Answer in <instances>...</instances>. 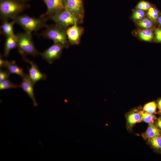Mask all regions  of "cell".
Segmentation results:
<instances>
[{
	"instance_id": "15",
	"label": "cell",
	"mask_w": 161,
	"mask_h": 161,
	"mask_svg": "<svg viewBox=\"0 0 161 161\" xmlns=\"http://www.w3.org/2000/svg\"><path fill=\"white\" fill-rule=\"evenodd\" d=\"M17 47V40L16 36H8L6 37L5 41L4 50V55L7 58L11 50Z\"/></svg>"
},
{
	"instance_id": "25",
	"label": "cell",
	"mask_w": 161,
	"mask_h": 161,
	"mask_svg": "<svg viewBox=\"0 0 161 161\" xmlns=\"http://www.w3.org/2000/svg\"><path fill=\"white\" fill-rule=\"evenodd\" d=\"M10 73L7 70H4L1 69L0 70V83L8 79Z\"/></svg>"
},
{
	"instance_id": "5",
	"label": "cell",
	"mask_w": 161,
	"mask_h": 161,
	"mask_svg": "<svg viewBox=\"0 0 161 161\" xmlns=\"http://www.w3.org/2000/svg\"><path fill=\"white\" fill-rule=\"evenodd\" d=\"M48 18L66 30L75 24H80L77 19L66 9L49 16Z\"/></svg>"
},
{
	"instance_id": "19",
	"label": "cell",
	"mask_w": 161,
	"mask_h": 161,
	"mask_svg": "<svg viewBox=\"0 0 161 161\" xmlns=\"http://www.w3.org/2000/svg\"><path fill=\"white\" fill-rule=\"evenodd\" d=\"M157 107V103L155 101L150 102L145 105L143 110L150 114H156Z\"/></svg>"
},
{
	"instance_id": "4",
	"label": "cell",
	"mask_w": 161,
	"mask_h": 161,
	"mask_svg": "<svg viewBox=\"0 0 161 161\" xmlns=\"http://www.w3.org/2000/svg\"><path fill=\"white\" fill-rule=\"evenodd\" d=\"M66 30L56 24L48 25L41 35L44 38L52 40L54 43L60 44L64 48H68L70 44L67 38Z\"/></svg>"
},
{
	"instance_id": "12",
	"label": "cell",
	"mask_w": 161,
	"mask_h": 161,
	"mask_svg": "<svg viewBox=\"0 0 161 161\" xmlns=\"http://www.w3.org/2000/svg\"><path fill=\"white\" fill-rule=\"evenodd\" d=\"M126 126L129 130H131L136 123L141 122V116L139 111L134 110L129 112L127 115Z\"/></svg>"
},
{
	"instance_id": "32",
	"label": "cell",
	"mask_w": 161,
	"mask_h": 161,
	"mask_svg": "<svg viewBox=\"0 0 161 161\" xmlns=\"http://www.w3.org/2000/svg\"><path fill=\"white\" fill-rule=\"evenodd\" d=\"M18 0L19 1H21V2H24L25 1H26L28 0Z\"/></svg>"
},
{
	"instance_id": "28",
	"label": "cell",
	"mask_w": 161,
	"mask_h": 161,
	"mask_svg": "<svg viewBox=\"0 0 161 161\" xmlns=\"http://www.w3.org/2000/svg\"><path fill=\"white\" fill-rule=\"evenodd\" d=\"M6 60H4L2 56L0 55V67L1 69L5 67Z\"/></svg>"
},
{
	"instance_id": "18",
	"label": "cell",
	"mask_w": 161,
	"mask_h": 161,
	"mask_svg": "<svg viewBox=\"0 0 161 161\" xmlns=\"http://www.w3.org/2000/svg\"><path fill=\"white\" fill-rule=\"evenodd\" d=\"M141 116V121L149 124L154 123L157 119L156 116L153 114H150L143 110L139 111Z\"/></svg>"
},
{
	"instance_id": "11",
	"label": "cell",
	"mask_w": 161,
	"mask_h": 161,
	"mask_svg": "<svg viewBox=\"0 0 161 161\" xmlns=\"http://www.w3.org/2000/svg\"><path fill=\"white\" fill-rule=\"evenodd\" d=\"M22 81L20 85V87L25 92L32 100L34 107L38 106L34 92V84L28 75L26 74L22 78Z\"/></svg>"
},
{
	"instance_id": "1",
	"label": "cell",
	"mask_w": 161,
	"mask_h": 161,
	"mask_svg": "<svg viewBox=\"0 0 161 161\" xmlns=\"http://www.w3.org/2000/svg\"><path fill=\"white\" fill-rule=\"evenodd\" d=\"M26 5L18 0H0V18L2 21L13 19L26 8Z\"/></svg>"
},
{
	"instance_id": "9",
	"label": "cell",
	"mask_w": 161,
	"mask_h": 161,
	"mask_svg": "<svg viewBox=\"0 0 161 161\" xmlns=\"http://www.w3.org/2000/svg\"><path fill=\"white\" fill-rule=\"evenodd\" d=\"M46 4L47 10L46 12L41 17H47L65 9L64 0H42Z\"/></svg>"
},
{
	"instance_id": "13",
	"label": "cell",
	"mask_w": 161,
	"mask_h": 161,
	"mask_svg": "<svg viewBox=\"0 0 161 161\" xmlns=\"http://www.w3.org/2000/svg\"><path fill=\"white\" fill-rule=\"evenodd\" d=\"M4 68L6 69L10 74H16L22 78L26 74L24 73L23 69L17 65L14 61H10L6 60Z\"/></svg>"
},
{
	"instance_id": "29",
	"label": "cell",
	"mask_w": 161,
	"mask_h": 161,
	"mask_svg": "<svg viewBox=\"0 0 161 161\" xmlns=\"http://www.w3.org/2000/svg\"><path fill=\"white\" fill-rule=\"evenodd\" d=\"M157 127L161 130V117L160 116L158 118H157L154 122Z\"/></svg>"
},
{
	"instance_id": "27",
	"label": "cell",
	"mask_w": 161,
	"mask_h": 161,
	"mask_svg": "<svg viewBox=\"0 0 161 161\" xmlns=\"http://www.w3.org/2000/svg\"><path fill=\"white\" fill-rule=\"evenodd\" d=\"M155 32L156 39L158 41L161 42V29H156Z\"/></svg>"
},
{
	"instance_id": "23",
	"label": "cell",
	"mask_w": 161,
	"mask_h": 161,
	"mask_svg": "<svg viewBox=\"0 0 161 161\" xmlns=\"http://www.w3.org/2000/svg\"><path fill=\"white\" fill-rule=\"evenodd\" d=\"M138 25L143 28L148 29L151 28L152 26V22L149 19L145 18L138 22Z\"/></svg>"
},
{
	"instance_id": "30",
	"label": "cell",
	"mask_w": 161,
	"mask_h": 161,
	"mask_svg": "<svg viewBox=\"0 0 161 161\" xmlns=\"http://www.w3.org/2000/svg\"><path fill=\"white\" fill-rule=\"evenodd\" d=\"M157 104L158 109V113L161 114V98L157 100Z\"/></svg>"
},
{
	"instance_id": "21",
	"label": "cell",
	"mask_w": 161,
	"mask_h": 161,
	"mask_svg": "<svg viewBox=\"0 0 161 161\" xmlns=\"http://www.w3.org/2000/svg\"><path fill=\"white\" fill-rule=\"evenodd\" d=\"M140 38L143 40L146 41H151L153 37L152 32L149 30H145L139 32Z\"/></svg>"
},
{
	"instance_id": "16",
	"label": "cell",
	"mask_w": 161,
	"mask_h": 161,
	"mask_svg": "<svg viewBox=\"0 0 161 161\" xmlns=\"http://www.w3.org/2000/svg\"><path fill=\"white\" fill-rule=\"evenodd\" d=\"M15 23L13 20L11 22H9L8 20L3 21L1 28L2 33L6 37L16 36L13 31V25Z\"/></svg>"
},
{
	"instance_id": "10",
	"label": "cell",
	"mask_w": 161,
	"mask_h": 161,
	"mask_svg": "<svg viewBox=\"0 0 161 161\" xmlns=\"http://www.w3.org/2000/svg\"><path fill=\"white\" fill-rule=\"evenodd\" d=\"M22 57L25 61L30 65V67H28L29 71L28 75L34 85L39 80H44L46 79L47 75L40 71L35 64L33 61L27 59L25 57Z\"/></svg>"
},
{
	"instance_id": "31",
	"label": "cell",
	"mask_w": 161,
	"mask_h": 161,
	"mask_svg": "<svg viewBox=\"0 0 161 161\" xmlns=\"http://www.w3.org/2000/svg\"><path fill=\"white\" fill-rule=\"evenodd\" d=\"M158 22L161 25V16L158 18Z\"/></svg>"
},
{
	"instance_id": "3",
	"label": "cell",
	"mask_w": 161,
	"mask_h": 161,
	"mask_svg": "<svg viewBox=\"0 0 161 161\" xmlns=\"http://www.w3.org/2000/svg\"><path fill=\"white\" fill-rule=\"evenodd\" d=\"M17 48L22 57L27 55L35 57L40 55L32 41L31 33H18L16 35Z\"/></svg>"
},
{
	"instance_id": "24",
	"label": "cell",
	"mask_w": 161,
	"mask_h": 161,
	"mask_svg": "<svg viewBox=\"0 0 161 161\" xmlns=\"http://www.w3.org/2000/svg\"><path fill=\"white\" fill-rule=\"evenodd\" d=\"M137 7L139 9L142 10H147L151 7V5L147 1H142L138 4Z\"/></svg>"
},
{
	"instance_id": "20",
	"label": "cell",
	"mask_w": 161,
	"mask_h": 161,
	"mask_svg": "<svg viewBox=\"0 0 161 161\" xmlns=\"http://www.w3.org/2000/svg\"><path fill=\"white\" fill-rule=\"evenodd\" d=\"M20 87V85L13 83L8 79L0 83V90H2L10 89H14Z\"/></svg>"
},
{
	"instance_id": "7",
	"label": "cell",
	"mask_w": 161,
	"mask_h": 161,
	"mask_svg": "<svg viewBox=\"0 0 161 161\" xmlns=\"http://www.w3.org/2000/svg\"><path fill=\"white\" fill-rule=\"evenodd\" d=\"M64 48L61 44L54 43L43 52L40 53L42 58L49 64L59 59Z\"/></svg>"
},
{
	"instance_id": "26",
	"label": "cell",
	"mask_w": 161,
	"mask_h": 161,
	"mask_svg": "<svg viewBox=\"0 0 161 161\" xmlns=\"http://www.w3.org/2000/svg\"><path fill=\"white\" fill-rule=\"evenodd\" d=\"M145 15L143 10L139 9L136 11L133 14V17L135 20H140Z\"/></svg>"
},
{
	"instance_id": "33",
	"label": "cell",
	"mask_w": 161,
	"mask_h": 161,
	"mask_svg": "<svg viewBox=\"0 0 161 161\" xmlns=\"http://www.w3.org/2000/svg\"><path fill=\"white\" fill-rule=\"evenodd\" d=\"M160 116L161 117V116Z\"/></svg>"
},
{
	"instance_id": "2",
	"label": "cell",
	"mask_w": 161,
	"mask_h": 161,
	"mask_svg": "<svg viewBox=\"0 0 161 161\" xmlns=\"http://www.w3.org/2000/svg\"><path fill=\"white\" fill-rule=\"evenodd\" d=\"M47 17H41L39 18L31 17L26 15H18L12 19L21 26L25 32L31 33L44 27H47Z\"/></svg>"
},
{
	"instance_id": "8",
	"label": "cell",
	"mask_w": 161,
	"mask_h": 161,
	"mask_svg": "<svg viewBox=\"0 0 161 161\" xmlns=\"http://www.w3.org/2000/svg\"><path fill=\"white\" fill-rule=\"evenodd\" d=\"M75 24L66 29V33L70 44L78 45L80 43L81 37L84 31L83 27Z\"/></svg>"
},
{
	"instance_id": "22",
	"label": "cell",
	"mask_w": 161,
	"mask_h": 161,
	"mask_svg": "<svg viewBox=\"0 0 161 161\" xmlns=\"http://www.w3.org/2000/svg\"><path fill=\"white\" fill-rule=\"evenodd\" d=\"M158 11L154 7H151L148 9L147 16L153 20H156L158 18Z\"/></svg>"
},
{
	"instance_id": "14",
	"label": "cell",
	"mask_w": 161,
	"mask_h": 161,
	"mask_svg": "<svg viewBox=\"0 0 161 161\" xmlns=\"http://www.w3.org/2000/svg\"><path fill=\"white\" fill-rule=\"evenodd\" d=\"M148 128L145 132L142 134V136L145 139L161 135V130L159 129L154 123L148 124Z\"/></svg>"
},
{
	"instance_id": "6",
	"label": "cell",
	"mask_w": 161,
	"mask_h": 161,
	"mask_svg": "<svg viewBox=\"0 0 161 161\" xmlns=\"http://www.w3.org/2000/svg\"><path fill=\"white\" fill-rule=\"evenodd\" d=\"M65 9L77 19L80 24L83 22L85 15L82 0H64Z\"/></svg>"
},
{
	"instance_id": "17",
	"label": "cell",
	"mask_w": 161,
	"mask_h": 161,
	"mask_svg": "<svg viewBox=\"0 0 161 161\" xmlns=\"http://www.w3.org/2000/svg\"><path fill=\"white\" fill-rule=\"evenodd\" d=\"M148 144L157 151L161 152V135L147 139Z\"/></svg>"
}]
</instances>
